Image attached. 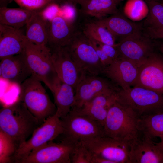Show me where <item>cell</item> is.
I'll use <instances>...</instances> for the list:
<instances>
[{
  "label": "cell",
  "mask_w": 163,
  "mask_h": 163,
  "mask_svg": "<svg viewBox=\"0 0 163 163\" xmlns=\"http://www.w3.org/2000/svg\"><path fill=\"white\" fill-rule=\"evenodd\" d=\"M26 25V39L35 45L47 46L48 42V21L41 12H36Z\"/></svg>",
  "instance_id": "22"
},
{
  "label": "cell",
  "mask_w": 163,
  "mask_h": 163,
  "mask_svg": "<svg viewBox=\"0 0 163 163\" xmlns=\"http://www.w3.org/2000/svg\"><path fill=\"white\" fill-rule=\"evenodd\" d=\"M25 40L20 29L0 24V59L22 53Z\"/></svg>",
  "instance_id": "19"
},
{
  "label": "cell",
  "mask_w": 163,
  "mask_h": 163,
  "mask_svg": "<svg viewBox=\"0 0 163 163\" xmlns=\"http://www.w3.org/2000/svg\"><path fill=\"white\" fill-rule=\"evenodd\" d=\"M49 48L53 64L58 77L75 90L86 74L77 66L66 47Z\"/></svg>",
  "instance_id": "13"
},
{
  "label": "cell",
  "mask_w": 163,
  "mask_h": 163,
  "mask_svg": "<svg viewBox=\"0 0 163 163\" xmlns=\"http://www.w3.org/2000/svg\"><path fill=\"white\" fill-rule=\"evenodd\" d=\"M80 0H77V3H78V2Z\"/></svg>",
  "instance_id": "43"
},
{
  "label": "cell",
  "mask_w": 163,
  "mask_h": 163,
  "mask_svg": "<svg viewBox=\"0 0 163 163\" xmlns=\"http://www.w3.org/2000/svg\"><path fill=\"white\" fill-rule=\"evenodd\" d=\"M81 142L94 154L113 163H129V146L121 141L104 136Z\"/></svg>",
  "instance_id": "10"
},
{
  "label": "cell",
  "mask_w": 163,
  "mask_h": 163,
  "mask_svg": "<svg viewBox=\"0 0 163 163\" xmlns=\"http://www.w3.org/2000/svg\"><path fill=\"white\" fill-rule=\"evenodd\" d=\"M41 123L19 99L0 110V130L9 136L17 149Z\"/></svg>",
  "instance_id": "1"
},
{
  "label": "cell",
  "mask_w": 163,
  "mask_h": 163,
  "mask_svg": "<svg viewBox=\"0 0 163 163\" xmlns=\"http://www.w3.org/2000/svg\"><path fill=\"white\" fill-rule=\"evenodd\" d=\"M99 75L86 74L75 90V100L71 110H78L100 93L118 88L117 85Z\"/></svg>",
  "instance_id": "14"
},
{
  "label": "cell",
  "mask_w": 163,
  "mask_h": 163,
  "mask_svg": "<svg viewBox=\"0 0 163 163\" xmlns=\"http://www.w3.org/2000/svg\"><path fill=\"white\" fill-rule=\"evenodd\" d=\"M97 21L107 28L116 39L118 37L119 40L142 30V25L130 21L119 13L99 19Z\"/></svg>",
  "instance_id": "21"
},
{
  "label": "cell",
  "mask_w": 163,
  "mask_h": 163,
  "mask_svg": "<svg viewBox=\"0 0 163 163\" xmlns=\"http://www.w3.org/2000/svg\"><path fill=\"white\" fill-rule=\"evenodd\" d=\"M51 3H55V2L57 0H48Z\"/></svg>",
  "instance_id": "40"
},
{
  "label": "cell",
  "mask_w": 163,
  "mask_h": 163,
  "mask_svg": "<svg viewBox=\"0 0 163 163\" xmlns=\"http://www.w3.org/2000/svg\"><path fill=\"white\" fill-rule=\"evenodd\" d=\"M64 129L60 118L55 113L37 128L31 137L21 144L11 158L17 162L32 151L53 141L63 134Z\"/></svg>",
  "instance_id": "8"
},
{
  "label": "cell",
  "mask_w": 163,
  "mask_h": 163,
  "mask_svg": "<svg viewBox=\"0 0 163 163\" xmlns=\"http://www.w3.org/2000/svg\"><path fill=\"white\" fill-rule=\"evenodd\" d=\"M77 29L65 18L56 16L48 21V46L64 47L69 44Z\"/></svg>",
  "instance_id": "20"
},
{
  "label": "cell",
  "mask_w": 163,
  "mask_h": 163,
  "mask_svg": "<svg viewBox=\"0 0 163 163\" xmlns=\"http://www.w3.org/2000/svg\"><path fill=\"white\" fill-rule=\"evenodd\" d=\"M139 126L141 134L152 139L163 137V111L140 118Z\"/></svg>",
  "instance_id": "26"
},
{
  "label": "cell",
  "mask_w": 163,
  "mask_h": 163,
  "mask_svg": "<svg viewBox=\"0 0 163 163\" xmlns=\"http://www.w3.org/2000/svg\"><path fill=\"white\" fill-rule=\"evenodd\" d=\"M161 139V142H158V143L160 145L163 146V137L162 139Z\"/></svg>",
  "instance_id": "39"
},
{
  "label": "cell",
  "mask_w": 163,
  "mask_h": 163,
  "mask_svg": "<svg viewBox=\"0 0 163 163\" xmlns=\"http://www.w3.org/2000/svg\"><path fill=\"white\" fill-rule=\"evenodd\" d=\"M144 33L152 39H163V28L157 29H145Z\"/></svg>",
  "instance_id": "35"
},
{
  "label": "cell",
  "mask_w": 163,
  "mask_h": 163,
  "mask_svg": "<svg viewBox=\"0 0 163 163\" xmlns=\"http://www.w3.org/2000/svg\"><path fill=\"white\" fill-rule=\"evenodd\" d=\"M0 78L20 85L32 75L22 53L0 59Z\"/></svg>",
  "instance_id": "18"
},
{
  "label": "cell",
  "mask_w": 163,
  "mask_h": 163,
  "mask_svg": "<svg viewBox=\"0 0 163 163\" xmlns=\"http://www.w3.org/2000/svg\"><path fill=\"white\" fill-rule=\"evenodd\" d=\"M124 12L131 20L139 21L146 17L149 8L144 0H128L124 7Z\"/></svg>",
  "instance_id": "29"
},
{
  "label": "cell",
  "mask_w": 163,
  "mask_h": 163,
  "mask_svg": "<svg viewBox=\"0 0 163 163\" xmlns=\"http://www.w3.org/2000/svg\"><path fill=\"white\" fill-rule=\"evenodd\" d=\"M129 163H163V146L141 134L129 147Z\"/></svg>",
  "instance_id": "16"
},
{
  "label": "cell",
  "mask_w": 163,
  "mask_h": 163,
  "mask_svg": "<svg viewBox=\"0 0 163 163\" xmlns=\"http://www.w3.org/2000/svg\"><path fill=\"white\" fill-rule=\"evenodd\" d=\"M19 99L30 112L42 123L56 112L41 81L32 75L20 85Z\"/></svg>",
  "instance_id": "3"
},
{
  "label": "cell",
  "mask_w": 163,
  "mask_h": 163,
  "mask_svg": "<svg viewBox=\"0 0 163 163\" xmlns=\"http://www.w3.org/2000/svg\"><path fill=\"white\" fill-rule=\"evenodd\" d=\"M89 39L96 42L116 47V39L110 32L97 21H90L82 26L81 30Z\"/></svg>",
  "instance_id": "27"
},
{
  "label": "cell",
  "mask_w": 163,
  "mask_h": 163,
  "mask_svg": "<svg viewBox=\"0 0 163 163\" xmlns=\"http://www.w3.org/2000/svg\"><path fill=\"white\" fill-rule=\"evenodd\" d=\"M117 90V88H113L101 92L85 103L79 109L74 110L89 116L103 128L109 109L116 100Z\"/></svg>",
  "instance_id": "17"
},
{
  "label": "cell",
  "mask_w": 163,
  "mask_h": 163,
  "mask_svg": "<svg viewBox=\"0 0 163 163\" xmlns=\"http://www.w3.org/2000/svg\"><path fill=\"white\" fill-rule=\"evenodd\" d=\"M75 145L62 140L58 143L51 141L32 151L17 163H71V155Z\"/></svg>",
  "instance_id": "11"
},
{
  "label": "cell",
  "mask_w": 163,
  "mask_h": 163,
  "mask_svg": "<svg viewBox=\"0 0 163 163\" xmlns=\"http://www.w3.org/2000/svg\"><path fill=\"white\" fill-rule=\"evenodd\" d=\"M113 0L116 2L118 3H119L120 2L119 0Z\"/></svg>",
  "instance_id": "41"
},
{
  "label": "cell",
  "mask_w": 163,
  "mask_h": 163,
  "mask_svg": "<svg viewBox=\"0 0 163 163\" xmlns=\"http://www.w3.org/2000/svg\"><path fill=\"white\" fill-rule=\"evenodd\" d=\"M96 42L113 61L117 59L120 57L119 54L116 47L101 43Z\"/></svg>",
  "instance_id": "33"
},
{
  "label": "cell",
  "mask_w": 163,
  "mask_h": 163,
  "mask_svg": "<svg viewBox=\"0 0 163 163\" xmlns=\"http://www.w3.org/2000/svg\"><path fill=\"white\" fill-rule=\"evenodd\" d=\"M162 3H163V0H162Z\"/></svg>",
  "instance_id": "44"
},
{
  "label": "cell",
  "mask_w": 163,
  "mask_h": 163,
  "mask_svg": "<svg viewBox=\"0 0 163 163\" xmlns=\"http://www.w3.org/2000/svg\"><path fill=\"white\" fill-rule=\"evenodd\" d=\"M37 11L22 8H0V24L20 29L26 25L32 16Z\"/></svg>",
  "instance_id": "25"
},
{
  "label": "cell",
  "mask_w": 163,
  "mask_h": 163,
  "mask_svg": "<svg viewBox=\"0 0 163 163\" xmlns=\"http://www.w3.org/2000/svg\"><path fill=\"white\" fill-rule=\"evenodd\" d=\"M20 8L36 11H40L51 3L48 0H14Z\"/></svg>",
  "instance_id": "32"
},
{
  "label": "cell",
  "mask_w": 163,
  "mask_h": 163,
  "mask_svg": "<svg viewBox=\"0 0 163 163\" xmlns=\"http://www.w3.org/2000/svg\"><path fill=\"white\" fill-rule=\"evenodd\" d=\"M119 0L120 2V1H123L124 0ZM146 0V1H149V0Z\"/></svg>",
  "instance_id": "42"
},
{
  "label": "cell",
  "mask_w": 163,
  "mask_h": 163,
  "mask_svg": "<svg viewBox=\"0 0 163 163\" xmlns=\"http://www.w3.org/2000/svg\"><path fill=\"white\" fill-rule=\"evenodd\" d=\"M91 40L94 47L97 55L104 68L110 65L113 61L102 50L95 41Z\"/></svg>",
  "instance_id": "34"
},
{
  "label": "cell",
  "mask_w": 163,
  "mask_h": 163,
  "mask_svg": "<svg viewBox=\"0 0 163 163\" xmlns=\"http://www.w3.org/2000/svg\"></svg>",
  "instance_id": "45"
},
{
  "label": "cell",
  "mask_w": 163,
  "mask_h": 163,
  "mask_svg": "<svg viewBox=\"0 0 163 163\" xmlns=\"http://www.w3.org/2000/svg\"><path fill=\"white\" fill-rule=\"evenodd\" d=\"M149 12L143 23L145 29H157L163 28V3L156 0L146 1Z\"/></svg>",
  "instance_id": "28"
},
{
  "label": "cell",
  "mask_w": 163,
  "mask_h": 163,
  "mask_svg": "<svg viewBox=\"0 0 163 163\" xmlns=\"http://www.w3.org/2000/svg\"><path fill=\"white\" fill-rule=\"evenodd\" d=\"M138 71L139 67L135 63L120 57L104 68L102 74L120 88L126 90L134 86Z\"/></svg>",
  "instance_id": "15"
},
{
  "label": "cell",
  "mask_w": 163,
  "mask_h": 163,
  "mask_svg": "<svg viewBox=\"0 0 163 163\" xmlns=\"http://www.w3.org/2000/svg\"><path fill=\"white\" fill-rule=\"evenodd\" d=\"M157 47L163 56V42L159 43L157 44Z\"/></svg>",
  "instance_id": "36"
},
{
  "label": "cell",
  "mask_w": 163,
  "mask_h": 163,
  "mask_svg": "<svg viewBox=\"0 0 163 163\" xmlns=\"http://www.w3.org/2000/svg\"><path fill=\"white\" fill-rule=\"evenodd\" d=\"M139 119L131 108L116 100L109 108L105 119L103 126L104 135L129 146L141 135Z\"/></svg>",
  "instance_id": "2"
},
{
  "label": "cell",
  "mask_w": 163,
  "mask_h": 163,
  "mask_svg": "<svg viewBox=\"0 0 163 163\" xmlns=\"http://www.w3.org/2000/svg\"><path fill=\"white\" fill-rule=\"evenodd\" d=\"M64 132L62 140L73 144L89 139L105 136L103 127L87 115L71 110L60 118Z\"/></svg>",
  "instance_id": "7"
},
{
  "label": "cell",
  "mask_w": 163,
  "mask_h": 163,
  "mask_svg": "<svg viewBox=\"0 0 163 163\" xmlns=\"http://www.w3.org/2000/svg\"><path fill=\"white\" fill-rule=\"evenodd\" d=\"M22 53L32 75L43 82L52 92L59 78L53 64L50 48L35 45L26 39Z\"/></svg>",
  "instance_id": "4"
},
{
  "label": "cell",
  "mask_w": 163,
  "mask_h": 163,
  "mask_svg": "<svg viewBox=\"0 0 163 163\" xmlns=\"http://www.w3.org/2000/svg\"><path fill=\"white\" fill-rule=\"evenodd\" d=\"M152 40L141 31L119 40L116 47L120 57L139 67L155 51V45Z\"/></svg>",
  "instance_id": "9"
},
{
  "label": "cell",
  "mask_w": 163,
  "mask_h": 163,
  "mask_svg": "<svg viewBox=\"0 0 163 163\" xmlns=\"http://www.w3.org/2000/svg\"><path fill=\"white\" fill-rule=\"evenodd\" d=\"M116 100L131 108L140 118L163 111V94L140 86L120 88Z\"/></svg>",
  "instance_id": "5"
},
{
  "label": "cell",
  "mask_w": 163,
  "mask_h": 163,
  "mask_svg": "<svg viewBox=\"0 0 163 163\" xmlns=\"http://www.w3.org/2000/svg\"><path fill=\"white\" fill-rule=\"evenodd\" d=\"M17 149L12 139L0 130V163H9Z\"/></svg>",
  "instance_id": "30"
},
{
  "label": "cell",
  "mask_w": 163,
  "mask_h": 163,
  "mask_svg": "<svg viewBox=\"0 0 163 163\" xmlns=\"http://www.w3.org/2000/svg\"><path fill=\"white\" fill-rule=\"evenodd\" d=\"M78 3L80 5V11L83 14L99 19L118 13V3L113 0H80Z\"/></svg>",
  "instance_id": "24"
},
{
  "label": "cell",
  "mask_w": 163,
  "mask_h": 163,
  "mask_svg": "<svg viewBox=\"0 0 163 163\" xmlns=\"http://www.w3.org/2000/svg\"><path fill=\"white\" fill-rule=\"evenodd\" d=\"M94 154L81 142L75 145L70 157L72 163H92Z\"/></svg>",
  "instance_id": "31"
},
{
  "label": "cell",
  "mask_w": 163,
  "mask_h": 163,
  "mask_svg": "<svg viewBox=\"0 0 163 163\" xmlns=\"http://www.w3.org/2000/svg\"><path fill=\"white\" fill-rule=\"evenodd\" d=\"M134 86L143 87L163 94V55L155 51L139 66Z\"/></svg>",
  "instance_id": "12"
},
{
  "label": "cell",
  "mask_w": 163,
  "mask_h": 163,
  "mask_svg": "<svg viewBox=\"0 0 163 163\" xmlns=\"http://www.w3.org/2000/svg\"><path fill=\"white\" fill-rule=\"evenodd\" d=\"M71 57L85 74L99 75L104 67L91 39L77 30L66 47Z\"/></svg>",
  "instance_id": "6"
},
{
  "label": "cell",
  "mask_w": 163,
  "mask_h": 163,
  "mask_svg": "<svg viewBox=\"0 0 163 163\" xmlns=\"http://www.w3.org/2000/svg\"><path fill=\"white\" fill-rule=\"evenodd\" d=\"M67 2L70 4L77 3V0H67Z\"/></svg>",
  "instance_id": "37"
},
{
  "label": "cell",
  "mask_w": 163,
  "mask_h": 163,
  "mask_svg": "<svg viewBox=\"0 0 163 163\" xmlns=\"http://www.w3.org/2000/svg\"><path fill=\"white\" fill-rule=\"evenodd\" d=\"M8 0H0V4L2 6L1 7L4 6V4H5V3L7 2Z\"/></svg>",
  "instance_id": "38"
},
{
  "label": "cell",
  "mask_w": 163,
  "mask_h": 163,
  "mask_svg": "<svg viewBox=\"0 0 163 163\" xmlns=\"http://www.w3.org/2000/svg\"><path fill=\"white\" fill-rule=\"evenodd\" d=\"M52 93L56 107V113L60 118H62L71 110L75 100L74 89L59 79Z\"/></svg>",
  "instance_id": "23"
}]
</instances>
